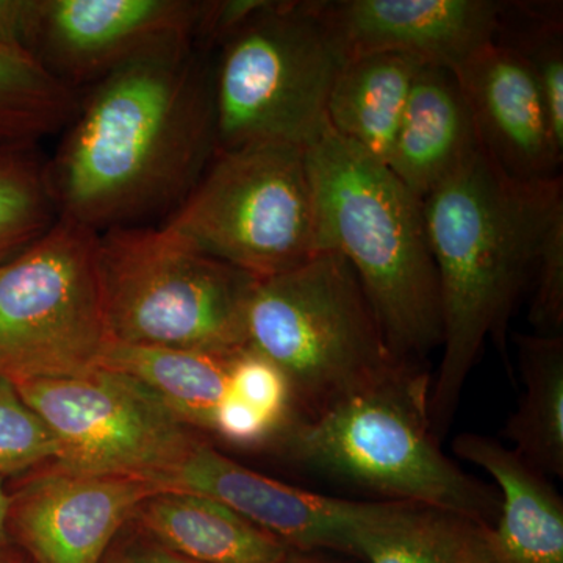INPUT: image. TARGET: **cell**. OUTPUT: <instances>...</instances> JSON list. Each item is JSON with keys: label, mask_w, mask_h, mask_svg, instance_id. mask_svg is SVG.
<instances>
[{"label": "cell", "mask_w": 563, "mask_h": 563, "mask_svg": "<svg viewBox=\"0 0 563 563\" xmlns=\"http://www.w3.org/2000/svg\"><path fill=\"white\" fill-rule=\"evenodd\" d=\"M106 563H118L117 558H114V553L109 555V558H107Z\"/></svg>", "instance_id": "cell-35"}, {"label": "cell", "mask_w": 563, "mask_h": 563, "mask_svg": "<svg viewBox=\"0 0 563 563\" xmlns=\"http://www.w3.org/2000/svg\"><path fill=\"white\" fill-rule=\"evenodd\" d=\"M472 114L479 146L507 176H561L558 140L539 85L512 51L492 41L453 70Z\"/></svg>", "instance_id": "cell-15"}, {"label": "cell", "mask_w": 563, "mask_h": 563, "mask_svg": "<svg viewBox=\"0 0 563 563\" xmlns=\"http://www.w3.org/2000/svg\"><path fill=\"white\" fill-rule=\"evenodd\" d=\"M282 563H333L329 559L321 558L318 553H302V551L290 550Z\"/></svg>", "instance_id": "cell-34"}, {"label": "cell", "mask_w": 563, "mask_h": 563, "mask_svg": "<svg viewBox=\"0 0 563 563\" xmlns=\"http://www.w3.org/2000/svg\"><path fill=\"white\" fill-rule=\"evenodd\" d=\"M202 0H43L33 57L81 91L161 41H196Z\"/></svg>", "instance_id": "cell-13"}, {"label": "cell", "mask_w": 563, "mask_h": 563, "mask_svg": "<svg viewBox=\"0 0 563 563\" xmlns=\"http://www.w3.org/2000/svg\"><path fill=\"white\" fill-rule=\"evenodd\" d=\"M98 235L58 217L0 265V377L13 384L57 379L101 365L111 340Z\"/></svg>", "instance_id": "cell-9"}, {"label": "cell", "mask_w": 563, "mask_h": 563, "mask_svg": "<svg viewBox=\"0 0 563 563\" xmlns=\"http://www.w3.org/2000/svg\"><path fill=\"white\" fill-rule=\"evenodd\" d=\"M131 525L196 563H282L290 553L272 533L199 493L158 490L140 504Z\"/></svg>", "instance_id": "cell-18"}, {"label": "cell", "mask_w": 563, "mask_h": 563, "mask_svg": "<svg viewBox=\"0 0 563 563\" xmlns=\"http://www.w3.org/2000/svg\"><path fill=\"white\" fill-rule=\"evenodd\" d=\"M213 60L217 151L252 144L306 150L325 129L342 60L313 0H272Z\"/></svg>", "instance_id": "cell-7"}, {"label": "cell", "mask_w": 563, "mask_h": 563, "mask_svg": "<svg viewBox=\"0 0 563 563\" xmlns=\"http://www.w3.org/2000/svg\"><path fill=\"white\" fill-rule=\"evenodd\" d=\"M453 453L484 470L501 498L488 529L493 563H563V499L543 473L495 437L463 432Z\"/></svg>", "instance_id": "cell-16"}, {"label": "cell", "mask_w": 563, "mask_h": 563, "mask_svg": "<svg viewBox=\"0 0 563 563\" xmlns=\"http://www.w3.org/2000/svg\"><path fill=\"white\" fill-rule=\"evenodd\" d=\"M16 385L60 443L54 465L74 473L125 476L158 487L206 439L129 374L90 372Z\"/></svg>", "instance_id": "cell-10"}, {"label": "cell", "mask_w": 563, "mask_h": 563, "mask_svg": "<svg viewBox=\"0 0 563 563\" xmlns=\"http://www.w3.org/2000/svg\"><path fill=\"white\" fill-rule=\"evenodd\" d=\"M563 3L555 0L501 2L496 43L531 70L563 143Z\"/></svg>", "instance_id": "cell-24"}, {"label": "cell", "mask_w": 563, "mask_h": 563, "mask_svg": "<svg viewBox=\"0 0 563 563\" xmlns=\"http://www.w3.org/2000/svg\"><path fill=\"white\" fill-rule=\"evenodd\" d=\"M431 377L404 361L361 390L301 417L274 451L303 468L492 528L501 498L448 457L429 417Z\"/></svg>", "instance_id": "cell-4"}, {"label": "cell", "mask_w": 563, "mask_h": 563, "mask_svg": "<svg viewBox=\"0 0 563 563\" xmlns=\"http://www.w3.org/2000/svg\"><path fill=\"white\" fill-rule=\"evenodd\" d=\"M246 346L285 374L302 417L404 362L388 346L357 274L335 251L317 252L290 272L255 280Z\"/></svg>", "instance_id": "cell-5"}, {"label": "cell", "mask_w": 563, "mask_h": 563, "mask_svg": "<svg viewBox=\"0 0 563 563\" xmlns=\"http://www.w3.org/2000/svg\"><path fill=\"white\" fill-rule=\"evenodd\" d=\"M114 558L118 563H196L152 542L139 531L131 543L125 544L120 553H114Z\"/></svg>", "instance_id": "cell-31"}, {"label": "cell", "mask_w": 563, "mask_h": 563, "mask_svg": "<svg viewBox=\"0 0 563 563\" xmlns=\"http://www.w3.org/2000/svg\"><path fill=\"white\" fill-rule=\"evenodd\" d=\"M60 443L16 385L0 377V477L14 479L57 462Z\"/></svg>", "instance_id": "cell-26"}, {"label": "cell", "mask_w": 563, "mask_h": 563, "mask_svg": "<svg viewBox=\"0 0 563 563\" xmlns=\"http://www.w3.org/2000/svg\"><path fill=\"white\" fill-rule=\"evenodd\" d=\"M217 147L210 52L161 41L80 91L47 161L58 217L98 233L168 220Z\"/></svg>", "instance_id": "cell-1"}, {"label": "cell", "mask_w": 563, "mask_h": 563, "mask_svg": "<svg viewBox=\"0 0 563 563\" xmlns=\"http://www.w3.org/2000/svg\"><path fill=\"white\" fill-rule=\"evenodd\" d=\"M209 432L240 450H274L282 437L273 421L231 391L214 409Z\"/></svg>", "instance_id": "cell-29"}, {"label": "cell", "mask_w": 563, "mask_h": 563, "mask_svg": "<svg viewBox=\"0 0 563 563\" xmlns=\"http://www.w3.org/2000/svg\"><path fill=\"white\" fill-rule=\"evenodd\" d=\"M98 266L111 342L213 354L246 347L257 279L163 225L99 233Z\"/></svg>", "instance_id": "cell-6"}, {"label": "cell", "mask_w": 563, "mask_h": 563, "mask_svg": "<svg viewBox=\"0 0 563 563\" xmlns=\"http://www.w3.org/2000/svg\"><path fill=\"white\" fill-rule=\"evenodd\" d=\"M58 210L35 146H0V265L44 235Z\"/></svg>", "instance_id": "cell-25"}, {"label": "cell", "mask_w": 563, "mask_h": 563, "mask_svg": "<svg viewBox=\"0 0 563 563\" xmlns=\"http://www.w3.org/2000/svg\"><path fill=\"white\" fill-rule=\"evenodd\" d=\"M479 146L453 70L424 65L415 77L388 168L424 199Z\"/></svg>", "instance_id": "cell-17"}, {"label": "cell", "mask_w": 563, "mask_h": 563, "mask_svg": "<svg viewBox=\"0 0 563 563\" xmlns=\"http://www.w3.org/2000/svg\"><path fill=\"white\" fill-rule=\"evenodd\" d=\"M0 563H33L31 559L25 555L24 551L18 550L13 543L0 548Z\"/></svg>", "instance_id": "cell-33"}, {"label": "cell", "mask_w": 563, "mask_h": 563, "mask_svg": "<svg viewBox=\"0 0 563 563\" xmlns=\"http://www.w3.org/2000/svg\"><path fill=\"white\" fill-rule=\"evenodd\" d=\"M303 155L317 251L339 252L350 263L396 357L415 362L442 346L439 277L421 199L331 125Z\"/></svg>", "instance_id": "cell-3"}, {"label": "cell", "mask_w": 563, "mask_h": 563, "mask_svg": "<svg viewBox=\"0 0 563 563\" xmlns=\"http://www.w3.org/2000/svg\"><path fill=\"white\" fill-rule=\"evenodd\" d=\"M161 225L254 279L290 272L318 252L302 147L217 151L188 198Z\"/></svg>", "instance_id": "cell-8"}, {"label": "cell", "mask_w": 563, "mask_h": 563, "mask_svg": "<svg viewBox=\"0 0 563 563\" xmlns=\"http://www.w3.org/2000/svg\"><path fill=\"white\" fill-rule=\"evenodd\" d=\"M10 493L7 479L0 477V548L11 544L9 531Z\"/></svg>", "instance_id": "cell-32"}, {"label": "cell", "mask_w": 563, "mask_h": 563, "mask_svg": "<svg viewBox=\"0 0 563 563\" xmlns=\"http://www.w3.org/2000/svg\"><path fill=\"white\" fill-rule=\"evenodd\" d=\"M158 488L210 496L290 550H331L358 559L373 537L413 504L352 501L302 490L232 461L207 439L163 477Z\"/></svg>", "instance_id": "cell-11"}, {"label": "cell", "mask_w": 563, "mask_h": 563, "mask_svg": "<svg viewBox=\"0 0 563 563\" xmlns=\"http://www.w3.org/2000/svg\"><path fill=\"white\" fill-rule=\"evenodd\" d=\"M79 99L32 55L0 49V146H35L65 131Z\"/></svg>", "instance_id": "cell-22"}, {"label": "cell", "mask_w": 563, "mask_h": 563, "mask_svg": "<svg viewBox=\"0 0 563 563\" xmlns=\"http://www.w3.org/2000/svg\"><path fill=\"white\" fill-rule=\"evenodd\" d=\"M229 391L265 415L282 435L302 417L285 374L251 347L233 355Z\"/></svg>", "instance_id": "cell-27"}, {"label": "cell", "mask_w": 563, "mask_h": 563, "mask_svg": "<svg viewBox=\"0 0 563 563\" xmlns=\"http://www.w3.org/2000/svg\"><path fill=\"white\" fill-rule=\"evenodd\" d=\"M485 528L459 515L412 504L363 550L368 563H493Z\"/></svg>", "instance_id": "cell-23"}, {"label": "cell", "mask_w": 563, "mask_h": 563, "mask_svg": "<svg viewBox=\"0 0 563 563\" xmlns=\"http://www.w3.org/2000/svg\"><path fill=\"white\" fill-rule=\"evenodd\" d=\"M562 209L561 176L514 179L481 146L422 199L442 309V361L429 390L440 442L487 340L514 376L510 317L533 276L544 232Z\"/></svg>", "instance_id": "cell-2"}, {"label": "cell", "mask_w": 563, "mask_h": 563, "mask_svg": "<svg viewBox=\"0 0 563 563\" xmlns=\"http://www.w3.org/2000/svg\"><path fill=\"white\" fill-rule=\"evenodd\" d=\"M529 321L537 333L563 335V209L548 225L540 244Z\"/></svg>", "instance_id": "cell-28"}, {"label": "cell", "mask_w": 563, "mask_h": 563, "mask_svg": "<svg viewBox=\"0 0 563 563\" xmlns=\"http://www.w3.org/2000/svg\"><path fill=\"white\" fill-rule=\"evenodd\" d=\"M161 488L49 463L9 484L11 543L33 563H103L141 503Z\"/></svg>", "instance_id": "cell-12"}, {"label": "cell", "mask_w": 563, "mask_h": 563, "mask_svg": "<svg viewBox=\"0 0 563 563\" xmlns=\"http://www.w3.org/2000/svg\"><path fill=\"white\" fill-rule=\"evenodd\" d=\"M43 0H0V49L32 55L38 36Z\"/></svg>", "instance_id": "cell-30"}, {"label": "cell", "mask_w": 563, "mask_h": 563, "mask_svg": "<svg viewBox=\"0 0 563 563\" xmlns=\"http://www.w3.org/2000/svg\"><path fill=\"white\" fill-rule=\"evenodd\" d=\"M523 398L501 435L544 476L563 477V335L514 333Z\"/></svg>", "instance_id": "cell-21"}, {"label": "cell", "mask_w": 563, "mask_h": 563, "mask_svg": "<svg viewBox=\"0 0 563 563\" xmlns=\"http://www.w3.org/2000/svg\"><path fill=\"white\" fill-rule=\"evenodd\" d=\"M422 66L417 58L398 54H369L343 62L325 110L332 131L388 165Z\"/></svg>", "instance_id": "cell-19"}, {"label": "cell", "mask_w": 563, "mask_h": 563, "mask_svg": "<svg viewBox=\"0 0 563 563\" xmlns=\"http://www.w3.org/2000/svg\"><path fill=\"white\" fill-rule=\"evenodd\" d=\"M239 352V351H236ZM110 342L101 366L150 388L198 432H209L214 409L231 387L233 355Z\"/></svg>", "instance_id": "cell-20"}, {"label": "cell", "mask_w": 563, "mask_h": 563, "mask_svg": "<svg viewBox=\"0 0 563 563\" xmlns=\"http://www.w3.org/2000/svg\"><path fill=\"white\" fill-rule=\"evenodd\" d=\"M340 60L398 54L455 70L495 40L496 0H313Z\"/></svg>", "instance_id": "cell-14"}]
</instances>
